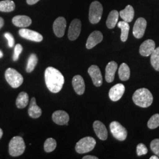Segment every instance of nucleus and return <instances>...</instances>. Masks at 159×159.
Instances as JSON below:
<instances>
[{
	"label": "nucleus",
	"instance_id": "nucleus-1",
	"mask_svg": "<svg viewBox=\"0 0 159 159\" xmlns=\"http://www.w3.org/2000/svg\"><path fill=\"white\" fill-rule=\"evenodd\" d=\"M44 76L46 85L50 91L54 93L61 91L64 84V77L59 70L48 67L46 68Z\"/></svg>",
	"mask_w": 159,
	"mask_h": 159
},
{
	"label": "nucleus",
	"instance_id": "nucleus-2",
	"mask_svg": "<svg viewBox=\"0 0 159 159\" xmlns=\"http://www.w3.org/2000/svg\"><path fill=\"white\" fill-rule=\"evenodd\" d=\"M133 100L134 104L143 108L150 106L153 101V95L151 92L146 88L137 90L133 96Z\"/></svg>",
	"mask_w": 159,
	"mask_h": 159
},
{
	"label": "nucleus",
	"instance_id": "nucleus-3",
	"mask_svg": "<svg viewBox=\"0 0 159 159\" xmlns=\"http://www.w3.org/2000/svg\"><path fill=\"white\" fill-rule=\"evenodd\" d=\"M25 149V144L21 137H14L9 143V153L13 157L23 154Z\"/></svg>",
	"mask_w": 159,
	"mask_h": 159
},
{
	"label": "nucleus",
	"instance_id": "nucleus-4",
	"mask_svg": "<svg viewBox=\"0 0 159 159\" xmlns=\"http://www.w3.org/2000/svg\"><path fill=\"white\" fill-rule=\"evenodd\" d=\"M96 144V141L94 138L85 137L77 143L75 148L78 153H85L93 150L95 148Z\"/></svg>",
	"mask_w": 159,
	"mask_h": 159
},
{
	"label": "nucleus",
	"instance_id": "nucleus-5",
	"mask_svg": "<svg viewBox=\"0 0 159 159\" xmlns=\"http://www.w3.org/2000/svg\"><path fill=\"white\" fill-rule=\"evenodd\" d=\"M5 77L12 88H18L23 84L24 79L22 75L14 68H9L6 70Z\"/></svg>",
	"mask_w": 159,
	"mask_h": 159
},
{
	"label": "nucleus",
	"instance_id": "nucleus-6",
	"mask_svg": "<svg viewBox=\"0 0 159 159\" xmlns=\"http://www.w3.org/2000/svg\"><path fill=\"white\" fill-rule=\"evenodd\" d=\"M103 8L102 4L97 1H93L90 6L89 21L91 24H95L99 23L102 17Z\"/></svg>",
	"mask_w": 159,
	"mask_h": 159
},
{
	"label": "nucleus",
	"instance_id": "nucleus-7",
	"mask_svg": "<svg viewBox=\"0 0 159 159\" xmlns=\"http://www.w3.org/2000/svg\"><path fill=\"white\" fill-rule=\"evenodd\" d=\"M110 129L114 138L119 141L125 140L127 136V131L125 127L118 121H114L111 122L110 125Z\"/></svg>",
	"mask_w": 159,
	"mask_h": 159
},
{
	"label": "nucleus",
	"instance_id": "nucleus-8",
	"mask_svg": "<svg viewBox=\"0 0 159 159\" xmlns=\"http://www.w3.org/2000/svg\"><path fill=\"white\" fill-rule=\"evenodd\" d=\"M147 27V21L146 20L143 18H139L134 23L133 29V34L136 39L142 38L145 33L146 29Z\"/></svg>",
	"mask_w": 159,
	"mask_h": 159
},
{
	"label": "nucleus",
	"instance_id": "nucleus-9",
	"mask_svg": "<svg viewBox=\"0 0 159 159\" xmlns=\"http://www.w3.org/2000/svg\"><path fill=\"white\" fill-rule=\"evenodd\" d=\"M81 30V22L79 19H74L70 24L68 29V39L71 41L75 40L80 35Z\"/></svg>",
	"mask_w": 159,
	"mask_h": 159
},
{
	"label": "nucleus",
	"instance_id": "nucleus-10",
	"mask_svg": "<svg viewBox=\"0 0 159 159\" xmlns=\"http://www.w3.org/2000/svg\"><path fill=\"white\" fill-rule=\"evenodd\" d=\"M88 73L91 77L93 84L95 86L100 87L102 85V77L99 67L96 65H92L89 70Z\"/></svg>",
	"mask_w": 159,
	"mask_h": 159
},
{
	"label": "nucleus",
	"instance_id": "nucleus-11",
	"mask_svg": "<svg viewBox=\"0 0 159 159\" xmlns=\"http://www.w3.org/2000/svg\"><path fill=\"white\" fill-rule=\"evenodd\" d=\"M20 35L25 39L35 42H41L43 40L42 35L40 33L29 29H22L19 30Z\"/></svg>",
	"mask_w": 159,
	"mask_h": 159
},
{
	"label": "nucleus",
	"instance_id": "nucleus-12",
	"mask_svg": "<svg viewBox=\"0 0 159 159\" xmlns=\"http://www.w3.org/2000/svg\"><path fill=\"white\" fill-rule=\"evenodd\" d=\"M125 91V87L123 84L119 83L113 86L109 91V97L111 100L117 102L122 97Z\"/></svg>",
	"mask_w": 159,
	"mask_h": 159
},
{
	"label": "nucleus",
	"instance_id": "nucleus-13",
	"mask_svg": "<svg viewBox=\"0 0 159 159\" xmlns=\"http://www.w3.org/2000/svg\"><path fill=\"white\" fill-rule=\"evenodd\" d=\"M66 20L64 17L57 18L53 23V31L58 37H62L65 33L66 28Z\"/></svg>",
	"mask_w": 159,
	"mask_h": 159
},
{
	"label": "nucleus",
	"instance_id": "nucleus-14",
	"mask_svg": "<svg viewBox=\"0 0 159 159\" xmlns=\"http://www.w3.org/2000/svg\"><path fill=\"white\" fill-rule=\"evenodd\" d=\"M102 34L99 31H94L90 34L86 43V48L91 49L102 41Z\"/></svg>",
	"mask_w": 159,
	"mask_h": 159
},
{
	"label": "nucleus",
	"instance_id": "nucleus-15",
	"mask_svg": "<svg viewBox=\"0 0 159 159\" xmlns=\"http://www.w3.org/2000/svg\"><path fill=\"white\" fill-rule=\"evenodd\" d=\"M156 44L153 40H147L144 41L139 48L140 55L144 57H148L152 54L156 48Z\"/></svg>",
	"mask_w": 159,
	"mask_h": 159
},
{
	"label": "nucleus",
	"instance_id": "nucleus-16",
	"mask_svg": "<svg viewBox=\"0 0 159 159\" xmlns=\"http://www.w3.org/2000/svg\"><path fill=\"white\" fill-rule=\"evenodd\" d=\"M53 121L58 125H68L70 117L68 113L63 110H57L52 114Z\"/></svg>",
	"mask_w": 159,
	"mask_h": 159
},
{
	"label": "nucleus",
	"instance_id": "nucleus-17",
	"mask_svg": "<svg viewBox=\"0 0 159 159\" xmlns=\"http://www.w3.org/2000/svg\"><path fill=\"white\" fill-rule=\"evenodd\" d=\"M93 129L98 137L102 140H106L107 139L108 132L105 125L100 121H95L93 123Z\"/></svg>",
	"mask_w": 159,
	"mask_h": 159
},
{
	"label": "nucleus",
	"instance_id": "nucleus-18",
	"mask_svg": "<svg viewBox=\"0 0 159 159\" xmlns=\"http://www.w3.org/2000/svg\"><path fill=\"white\" fill-rule=\"evenodd\" d=\"M72 84L77 94L82 95L84 94L85 91V83L81 75H77L74 76L72 81Z\"/></svg>",
	"mask_w": 159,
	"mask_h": 159
},
{
	"label": "nucleus",
	"instance_id": "nucleus-19",
	"mask_svg": "<svg viewBox=\"0 0 159 159\" xmlns=\"http://www.w3.org/2000/svg\"><path fill=\"white\" fill-rule=\"evenodd\" d=\"M117 64L115 61H110L106 67V80L108 83L113 82L116 72L117 70Z\"/></svg>",
	"mask_w": 159,
	"mask_h": 159
},
{
	"label": "nucleus",
	"instance_id": "nucleus-20",
	"mask_svg": "<svg viewBox=\"0 0 159 159\" xmlns=\"http://www.w3.org/2000/svg\"><path fill=\"white\" fill-rule=\"evenodd\" d=\"M12 23L18 27L25 28L30 26L31 23V19L26 16H17L12 18Z\"/></svg>",
	"mask_w": 159,
	"mask_h": 159
},
{
	"label": "nucleus",
	"instance_id": "nucleus-21",
	"mask_svg": "<svg viewBox=\"0 0 159 159\" xmlns=\"http://www.w3.org/2000/svg\"><path fill=\"white\" fill-rule=\"evenodd\" d=\"M119 16L125 22L130 23L133 21L134 16V10L133 7L130 5L126 6L124 10L120 11Z\"/></svg>",
	"mask_w": 159,
	"mask_h": 159
},
{
	"label": "nucleus",
	"instance_id": "nucleus-22",
	"mask_svg": "<svg viewBox=\"0 0 159 159\" xmlns=\"http://www.w3.org/2000/svg\"><path fill=\"white\" fill-rule=\"evenodd\" d=\"M29 116L33 119H37L40 117L42 114V111L36 103V100L34 97H33L31 100L29 108Z\"/></svg>",
	"mask_w": 159,
	"mask_h": 159
},
{
	"label": "nucleus",
	"instance_id": "nucleus-23",
	"mask_svg": "<svg viewBox=\"0 0 159 159\" xmlns=\"http://www.w3.org/2000/svg\"><path fill=\"white\" fill-rule=\"evenodd\" d=\"M119 16V13L117 10H113L109 13L106 21V25L108 29H114L116 27L118 22Z\"/></svg>",
	"mask_w": 159,
	"mask_h": 159
},
{
	"label": "nucleus",
	"instance_id": "nucleus-24",
	"mask_svg": "<svg viewBox=\"0 0 159 159\" xmlns=\"http://www.w3.org/2000/svg\"><path fill=\"white\" fill-rule=\"evenodd\" d=\"M117 26L119 28L121 29V34L120 37L121 41L125 42L128 39V35H129V33L130 30L129 24L127 22L123 21L119 22L117 24Z\"/></svg>",
	"mask_w": 159,
	"mask_h": 159
},
{
	"label": "nucleus",
	"instance_id": "nucleus-25",
	"mask_svg": "<svg viewBox=\"0 0 159 159\" xmlns=\"http://www.w3.org/2000/svg\"><path fill=\"white\" fill-rule=\"evenodd\" d=\"M29 94L25 92H21L16 100V105L18 108H25L29 103Z\"/></svg>",
	"mask_w": 159,
	"mask_h": 159
},
{
	"label": "nucleus",
	"instance_id": "nucleus-26",
	"mask_svg": "<svg viewBox=\"0 0 159 159\" xmlns=\"http://www.w3.org/2000/svg\"><path fill=\"white\" fill-rule=\"evenodd\" d=\"M120 79L122 81H127L129 79L130 75V70L128 65L125 63H122L119 69Z\"/></svg>",
	"mask_w": 159,
	"mask_h": 159
},
{
	"label": "nucleus",
	"instance_id": "nucleus-27",
	"mask_svg": "<svg viewBox=\"0 0 159 159\" xmlns=\"http://www.w3.org/2000/svg\"><path fill=\"white\" fill-rule=\"evenodd\" d=\"M15 3L11 0H4L0 1V11L9 12L14 10Z\"/></svg>",
	"mask_w": 159,
	"mask_h": 159
},
{
	"label": "nucleus",
	"instance_id": "nucleus-28",
	"mask_svg": "<svg viewBox=\"0 0 159 159\" xmlns=\"http://www.w3.org/2000/svg\"><path fill=\"white\" fill-rule=\"evenodd\" d=\"M150 61L152 66L156 71H159V47L155 48L151 54Z\"/></svg>",
	"mask_w": 159,
	"mask_h": 159
},
{
	"label": "nucleus",
	"instance_id": "nucleus-29",
	"mask_svg": "<svg viewBox=\"0 0 159 159\" xmlns=\"http://www.w3.org/2000/svg\"><path fill=\"white\" fill-rule=\"evenodd\" d=\"M38 63V58L35 54H31L29 58L28 62L27 64L26 71L28 73L32 72L35 67L37 64Z\"/></svg>",
	"mask_w": 159,
	"mask_h": 159
},
{
	"label": "nucleus",
	"instance_id": "nucleus-30",
	"mask_svg": "<svg viewBox=\"0 0 159 159\" xmlns=\"http://www.w3.org/2000/svg\"><path fill=\"white\" fill-rule=\"evenodd\" d=\"M57 146V142L56 140L52 138H48L44 143V150L47 153H50L53 152Z\"/></svg>",
	"mask_w": 159,
	"mask_h": 159
},
{
	"label": "nucleus",
	"instance_id": "nucleus-31",
	"mask_svg": "<svg viewBox=\"0 0 159 159\" xmlns=\"http://www.w3.org/2000/svg\"><path fill=\"white\" fill-rule=\"evenodd\" d=\"M150 129H154L159 126V114H155L151 117L148 123Z\"/></svg>",
	"mask_w": 159,
	"mask_h": 159
},
{
	"label": "nucleus",
	"instance_id": "nucleus-32",
	"mask_svg": "<svg viewBox=\"0 0 159 159\" xmlns=\"http://www.w3.org/2000/svg\"><path fill=\"white\" fill-rule=\"evenodd\" d=\"M150 148L156 155L159 157V139L153 140L150 143Z\"/></svg>",
	"mask_w": 159,
	"mask_h": 159
},
{
	"label": "nucleus",
	"instance_id": "nucleus-33",
	"mask_svg": "<svg viewBox=\"0 0 159 159\" xmlns=\"http://www.w3.org/2000/svg\"><path fill=\"white\" fill-rule=\"evenodd\" d=\"M148 149L146 146L143 144L140 143L137 146V154L138 156H141L148 153Z\"/></svg>",
	"mask_w": 159,
	"mask_h": 159
},
{
	"label": "nucleus",
	"instance_id": "nucleus-34",
	"mask_svg": "<svg viewBox=\"0 0 159 159\" xmlns=\"http://www.w3.org/2000/svg\"><path fill=\"white\" fill-rule=\"evenodd\" d=\"M23 51V47L20 44H17L16 46H15L14 48V55H13V61H16L18 60V58L20 55L21 54V53Z\"/></svg>",
	"mask_w": 159,
	"mask_h": 159
},
{
	"label": "nucleus",
	"instance_id": "nucleus-35",
	"mask_svg": "<svg viewBox=\"0 0 159 159\" xmlns=\"http://www.w3.org/2000/svg\"><path fill=\"white\" fill-rule=\"evenodd\" d=\"M4 37H6V39L8 40V47L10 48L13 47L14 46V44H15V40H14V37L12 36V35L10 33H6L4 34Z\"/></svg>",
	"mask_w": 159,
	"mask_h": 159
},
{
	"label": "nucleus",
	"instance_id": "nucleus-36",
	"mask_svg": "<svg viewBox=\"0 0 159 159\" xmlns=\"http://www.w3.org/2000/svg\"><path fill=\"white\" fill-rule=\"evenodd\" d=\"M39 1L40 0H27V2L29 5H34Z\"/></svg>",
	"mask_w": 159,
	"mask_h": 159
},
{
	"label": "nucleus",
	"instance_id": "nucleus-37",
	"mask_svg": "<svg viewBox=\"0 0 159 159\" xmlns=\"http://www.w3.org/2000/svg\"><path fill=\"white\" fill-rule=\"evenodd\" d=\"M98 158L93 156H85L83 157V159H98Z\"/></svg>",
	"mask_w": 159,
	"mask_h": 159
},
{
	"label": "nucleus",
	"instance_id": "nucleus-38",
	"mask_svg": "<svg viewBox=\"0 0 159 159\" xmlns=\"http://www.w3.org/2000/svg\"><path fill=\"white\" fill-rule=\"evenodd\" d=\"M4 24V19L2 17H0V29H1Z\"/></svg>",
	"mask_w": 159,
	"mask_h": 159
},
{
	"label": "nucleus",
	"instance_id": "nucleus-39",
	"mask_svg": "<svg viewBox=\"0 0 159 159\" xmlns=\"http://www.w3.org/2000/svg\"><path fill=\"white\" fill-rule=\"evenodd\" d=\"M159 157L156 155V156H152V157H150V159H159Z\"/></svg>",
	"mask_w": 159,
	"mask_h": 159
},
{
	"label": "nucleus",
	"instance_id": "nucleus-40",
	"mask_svg": "<svg viewBox=\"0 0 159 159\" xmlns=\"http://www.w3.org/2000/svg\"><path fill=\"white\" fill-rule=\"evenodd\" d=\"M2 135H3V131H2V130L0 128V139L2 136Z\"/></svg>",
	"mask_w": 159,
	"mask_h": 159
},
{
	"label": "nucleus",
	"instance_id": "nucleus-41",
	"mask_svg": "<svg viewBox=\"0 0 159 159\" xmlns=\"http://www.w3.org/2000/svg\"><path fill=\"white\" fill-rule=\"evenodd\" d=\"M3 57V52L1 50H0V58Z\"/></svg>",
	"mask_w": 159,
	"mask_h": 159
}]
</instances>
